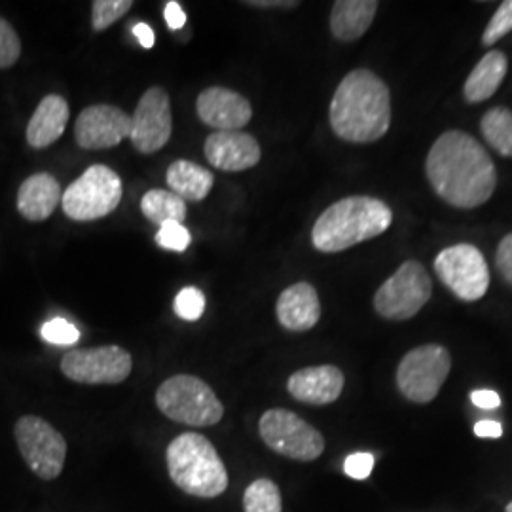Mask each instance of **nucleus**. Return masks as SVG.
Returning a JSON list of instances; mask_svg holds the SVG:
<instances>
[{"label":"nucleus","mask_w":512,"mask_h":512,"mask_svg":"<svg viewBox=\"0 0 512 512\" xmlns=\"http://www.w3.org/2000/svg\"><path fill=\"white\" fill-rule=\"evenodd\" d=\"M425 171L440 200L458 209L484 205L497 186L492 156L475 137L459 129H450L435 141Z\"/></svg>","instance_id":"nucleus-1"},{"label":"nucleus","mask_w":512,"mask_h":512,"mask_svg":"<svg viewBox=\"0 0 512 512\" xmlns=\"http://www.w3.org/2000/svg\"><path fill=\"white\" fill-rule=\"evenodd\" d=\"M330 128L348 143H374L391 126V93L368 69H355L338 84L330 101Z\"/></svg>","instance_id":"nucleus-2"},{"label":"nucleus","mask_w":512,"mask_h":512,"mask_svg":"<svg viewBox=\"0 0 512 512\" xmlns=\"http://www.w3.org/2000/svg\"><path fill=\"white\" fill-rule=\"evenodd\" d=\"M391 222L393 211L387 203L370 196H349L332 203L315 220L311 243L321 253H340L382 236Z\"/></svg>","instance_id":"nucleus-3"},{"label":"nucleus","mask_w":512,"mask_h":512,"mask_svg":"<svg viewBox=\"0 0 512 512\" xmlns=\"http://www.w3.org/2000/svg\"><path fill=\"white\" fill-rule=\"evenodd\" d=\"M167 473L184 494L213 499L228 490L230 478L213 442L200 433H183L165 450Z\"/></svg>","instance_id":"nucleus-4"},{"label":"nucleus","mask_w":512,"mask_h":512,"mask_svg":"<svg viewBox=\"0 0 512 512\" xmlns=\"http://www.w3.org/2000/svg\"><path fill=\"white\" fill-rule=\"evenodd\" d=\"M156 404L165 418L190 427H213L224 418V404L215 391L192 374L167 378L156 391Z\"/></svg>","instance_id":"nucleus-5"},{"label":"nucleus","mask_w":512,"mask_h":512,"mask_svg":"<svg viewBox=\"0 0 512 512\" xmlns=\"http://www.w3.org/2000/svg\"><path fill=\"white\" fill-rule=\"evenodd\" d=\"M124 186L120 175L109 165H90L67 190H63V213L76 222L109 217L122 202Z\"/></svg>","instance_id":"nucleus-6"},{"label":"nucleus","mask_w":512,"mask_h":512,"mask_svg":"<svg viewBox=\"0 0 512 512\" xmlns=\"http://www.w3.org/2000/svg\"><path fill=\"white\" fill-rule=\"evenodd\" d=\"M19 454L33 475L55 480L65 469L67 440L50 421L38 416H21L14 425Z\"/></svg>","instance_id":"nucleus-7"},{"label":"nucleus","mask_w":512,"mask_h":512,"mask_svg":"<svg viewBox=\"0 0 512 512\" xmlns=\"http://www.w3.org/2000/svg\"><path fill=\"white\" fill-rule=\"evenodd\" d=\"M260 439L275 454L294 461H315L325 452L323 435L291 410L272 408L258 423Z\"/></svg>","instance_id":"nucleus-8"},{"label":"nucleus","mask_w":512,"mask_h":512,"mask_svg":"<svg viewBox=\"0 0 512 512\" xmlns=\"http://www.w3.org/2000/svg\"><path fill=\"white\" fill-rule=\"evenodd\" d=\"M433 281L418 260H406L374 294V310L389 321L412 319L429 302Z\"/></svg>","instance_id":"nucleus-9"},{"label":"nucleus","mask_w":512,"mask_h":512,"mask_svg":"<svg viewBox=\"0 0 512 512\" xmlns=\"http://www.w3.org/2000/svg\"><path fill=\"white\" fill-rule=\"evenodd\" d=\"M452 368L450 351L439 344H427L408 351L397 368V385L412 403H431L439 395Z\"/></svg>","instance_id":"nucleus-10"},{"label":"nucleus","mask_w":512,"mask_h":512,"mask_svg":"<svg viewBox=\"0 0 512 512\" xmlns=\"http://www.w3.org/2000/svg\"><path fill=\"white\" fill-rule=\"evenodd\" d=\"M435 272L459 300L476 302L488 293L490 270L475 245L458 243L442 249L435 258Z\"/></svg>","instance_id":"nucleus-11"},{"label":"nucleus","mask_w":512,"mask_h":512,"mask_svg":"<svg viewBox=\"0 0 512 512\" xmlns=\"http://www.w3.org/2000/svg\"><path fill=\"white\" fill-rule=\"evenodd\" d=\"M131 368L133 359L120 346L73 349L61 359V372L76 384H122L128 380Z\"/></svg>","instance_id":"nucleus-12"},{"label":"nucleus","mask_w":512,"mask_h":512,"mask_svg":"<svg viewBox=\"0 0 512 512\" xmlns=\"http://www.w3.org/2000/svg\"><path fill=\"white\" fill-rule=\"evenodd\" d=\"M173 133L171 99L160 86H152L139 99L131 114V145L141 154H154L164 148Z\"/></svg>","instance_id":"nucleus-13"},{"label":"nucleus","mask_w":512,"mask_h":512,"mask_svg":"<svg viewBox=\"0 0 512 512\" xmlns=\"http://www.w3.org/2000/svg\"><path fill=\"white\" fill-rule=\"evenodd\" d=\"M131 133V116L114 105H92L74 124L76 145L84 150L118 147Z\"/></svg>","instance_id":"nucleus-14"},{"label":"nucleus","mask_w":512,"mask_h":512,"mask_svg":"<svg viewBox=\"0 0 512 512\" xmlns=\"http://www.w3.org/2000/svg\"><path fill=\"white\" fill-rule=\"evenodd\" d=\"M196 110L203 124L219 131H239L253 118L249 99L230 88L211 86L198 95Z\"/></svg>","instance_id":"nucleus-15"},{"label":"nucleus","mask_w":512,"mask_h":512,"mask_svg":"<svg viewBox=\"0 0 512 512\" xmlns=\"http://www.w3.org/2000/svg\"><path fill=\"white\" fill-rule=\"evenodd\" d=\"M203 152L209 164L228 173L253 169L262 158L258 141L245 131H215L207 137Z\"/></svg>","instance_id":"nucleus-16"},{"label":"nucleus","mask_w":512,"mask_h":512,"mask_svg":"<svg viewBox=\"0 0 512 512\" xmlns=\"http://www.w3.org/2000/svg\"><path fill=\"white\" fill-rule=\"evenodd\" d=\"M344 384L346 378L338 366H308L291 374L287 391L300 403L325 406L340 399Z\"/></svg>","instance_id":"nucleus-17"},{"label":"nucleus","mask_w":512,"mask_h":512,"mask_svg":"<svg viewBox=\"0 0 512 512\" xmlns=\"http://www.w3.org/2000/svg\"><path fill=\"white\" fill-rule=\"evenodd\" d=\"M275 315L285 330L306 332L313 329L321 319V302L315 287L306 281L287 287L277 298Z\"/></svg>","instance_id":"nucleus-18"},{"label":"nucleus","mask_w":512,"mask_h":512,"mask_svg":"<svg viewBox=\"0 0 512 512\" xmlns=\"http://www.w3.org/2000/svg\"><path fill=\"white\" fill-rule=\"evenodd\" d=\"M63 188L54 175L35 173L27 177L18 190L19 215L29 222H44L61 205Z\"/></svg>","instance_id":"nucleus-19"},{"label":"nucleus","mask_w":512,"mask_h":512,"mask_svg":"<svg viewBox=\"0 0 512 512\" xmlns=\"http://www.w3.org/2000/svg\"><path fill=\"white\" fill-rule=\"evenodd\" d=\"M69 103L61 95H46L27 124V143L33 148H46L65 133L69 124Z\"/></svg>","instance_id":"nucleus-20"},{"label":"nucleus","mask_w":512,"mask_h":512,"mask_svg":"<svg viewBox=\"0 0 512 512\" xmlns=\"http://www.w3.org/2000/svg\"><path fill=\"white\" fill-rule=\"evenodd\" d=\"M380 4L376 0H338L332 4L330 31L342 42L363 37L376 18Z\"/></svg>","instance_id":"nucleus-21"},{"label":"nucleus","mask_w":512,"mask_h":512,"mask_svg":"<svg viewBox=\"0 0 512 512\" xmlns=\"http://www.w3.org/2000/svg\"><path fill=\"white\" fill-rule=\"evenodd\" d=\"M165 181L183 202H202L215 184V175L190 160H175L167 169Z\"/></svg>","instance_id":"nucleus-22"},{"label":"nucleus","mask_w":512,"mask_h":512,"mask_svg":"<svg viewBox=\"0 0 512 512\" xmlns=\"http://www.w3.org/2000/svg\"><path fill=\"white\" fill-rule=\"evenodd\" d=\"M509 69V59L507 55L499 50L488 52L478 63H476L473 73L469 74L463 93L469 103H482L490 99L499 86L503 84L505 76Z\"/></svg>","instance_id":"nucleus-23"},{"label":"nucleus","mask_w":512,"mask_h":512,"mask_svg":"<svg viewBox=\"0 0 512 512\" xmlns=\"http://www.w3.org/2000/svg\"><path fill=\"white\" fill-rule=\"evenodd\" d=\"M141 211L150 222L158 226H162L165 222L183 224V220L186 219V202L169 190L154 188V190H148L143 196Z\"/></svg>","instance_id":"nucleus-24"},{"label":"nucleus","mask_w":512,"mask_h":512,"mask_svg":"<svg viewBox=\"0 0 512 512\" xmlns=\"http://www.w3.org/2000/svg\"><path fill=\"white\" fill-rule=\"evenodd\" d=\"M480 131L488 145L501 156L512 158V110L505 107L488 110L480 120Z\"/></svg>","instance_id":"nucleus-25"},{"label":"nucleus","mask_w":512,"mask_h":512,"mask_svg":"<svg viewBox=\"0 0 512 512\" xmlns=\"http://www.w3.org/2000/svg\"><path fill=\"white\" fill-rule=\"evenodd\" d=\"M243 512H283L281 490L270 478L251 482L243 494Z\"/></svg>","instance_id":"nucleus-26"},{"label":"nucleus","mask_w":512,"mask_h":512,"mask_svg":"<svg viewBox=\"0 0 512 512\" xmlns=\"http://www.w3.org/2000/svg\"><path fill=\"white\" fill-rule=\"evenodd\" d=\"M133 8V0H95L92 4V25L95 31H105Z\"/></svg>","instance_id":"nucleus-27"},{"label":"nucleus","mask_w":512,"mask_h":512,"mask_svg":"<svg viewBox=\"0 0 512 512\" xmlns=\"http://www.w3.org/2000/svg\"><path fill=\"white\" fill-rule=\"evenodd\" d=\"M40 336L44 338V342L54 346H74L80 340V330L67 319L55 317L52 321L44 323V327L40 329Z\"/></svg>","instance_id":"nucleus-28"},{"label":"nucleus","mask_w":512,"mask_h":512,"mask_svg":"<svg viewBox=\"0 0 512 512\" xmlns=\"http://www.w3.org/2000/svg\"><path fill=\"white\" fill-rule=\"evenodd\" d=\"M173 308L184 321H198L205 311V294L198 287H186L175 296Z\"/></svg>","instance_id":"nucleus-29"},{"label":"nucleus","mask_w":512,"mask_h":512,"mask_svg":"<svg viewBox=\"0 0 512 512\" xmlns=\"http://www.w3.org/2000/svg\"><path fill=\"white\" fill-rule=\"evenodd\" d=\"M512 31V0L501 2L497 8L494 18L490 19L484 35H482V44L484 46H494L503 37H507Z\"/></svg>","instance_id":"nucleus-30"},{"label":"nucleus","mask_w":512,"mask_h":512,"mask_svg":"<svg viewBox=\"0 0 512 512\" xmlns=\"http://www.w3.org/2000/svg\"><path fill=\"white\" fill-rule=\"evenodd\" d=\"M192 236L190 232L184 228L179 222H165L160 226L158 234H156V243L167 249V251H175V253H183L190 247Z\"/></svg>","instance_id":"nucleus-31"},{"label":"nucleus","mask_w":512,"mask_h":512,"mask_svg":"<svg viewBox=\"0 0 512 512\" xmlns=\"http://www.w3.org/2000/svg\"><path fill=\"white\" fill-rule=\"evenodd\" d=\"M21 55V40H19L16 29L0 18V69H8L18 63Z\"/></svg>","instance_id":"nucleus-32"},{"label":"nucleus","mask_w":512,"mask_h":512,"mask_svg":"<svg viewBox=\"0 0 512 512\" xmlns=\"http://www.w3.org/2000/svg\"><path fill=\"white\" fill-rule=\"evenodd\" d=\"M374 456L368 452H355L344 461V473L353 480H366L374 471Z\"/></svg>","instance_id":"nucleus-33"},{"label":"nucleus","mask_w":512,"mask_h":512,"mask_svg":"<svg viewBox=\"0 0 512 512\" xmlns=\"http://www.w3.org/2000/svg\"><path fill=\"white\" fill-rule=\"evenodd\" d=\"M495 264L503 279L512 285V234L501 239L497 253H495Z\"/></svg>","instance_id":"nucleus-34"},{"label":"nucleus","mask_w":512,"mask_h":512,"mask_svg":"<svg viewBox=\"0 0 512 512\" xmlns=\"http://www.w3.org/2000/svg\"><path fill=\"white\" fill-rule=\"evenodd\" d=\"M164 16L165 21H167V27L171 31H179V29H183L184 25H186V14H184L181 4L175 2V0L165 4Z\"/></svg>","instance_id":"nucleus-35"},{"label":"nucleus","mask_w":512,"mask_h":512,"mask_svg":"<svg viewBox=\"0 0 512 512\" xmlns=\"http://www.w3.org/2000/svg\"><path fill=\"white\" fill-rule=\"evenodd\" d=\"M471 401L482 410H495L501 406V397L492 389H476L471 393Z\"/></svg>","instance_id":"nucleus-36"},{"label":"nucleus","mask_w":512,"mask_h":512,"mask_svg":"<svg viewBox=\"0 0 512 512\" xmlns=\"http://www.w3.org/2000/svg\"><path fill=\"white\" fill-rule=\"evenodd\" d=\"M475 435L480 439H499L503 435V427L499 421H478L475 425Z\"/></svg>","instance_id":"nucleus-37"},{"label":"nucleus","mask_w":512,"mask_h":512,"mask_svg":"<svg viewBox=\"0 0 512 512\" xmlns=\"http://www.w3.org/2000/svg\"><path fill=\"white\" fill-rule=\"evenodd\" d=\"M133 35L139 40V44H141L143 48H147V50H150V48L154 46V42H156L154 31H152V27H150L148 23H137V25L133 27Z\"/></svg>","instance_id":"nucleus-38"},{"label":"nucleus","mask_w":512,"mask_h":512,"mask_svg":"<svg viewBox=\"0 0 512 512\" xmlns=\"http://www.w3.org/2000/svg\"><path fill=\"white\" fill-rule=\"evenodd\" d=\"M247 6H253V8H296L298 2H289V0H249L245 2Z\"/></svg>","instance_id":"nucleus-39"},{"label":"nucleus","mask_w":512,"mask_h":512,"mask_svg":"<svg viewBox=\"0 0 512 512\" xmlns=\"http://www.w3.org/2000/svg\"><path fill=\"white\" fill-rule=\"evenodd\" d=\"M505 512H512V501L509 503V505H507V511Z\"/></svg>","instance_id":"nucleus-40"}]
</instances>
